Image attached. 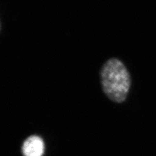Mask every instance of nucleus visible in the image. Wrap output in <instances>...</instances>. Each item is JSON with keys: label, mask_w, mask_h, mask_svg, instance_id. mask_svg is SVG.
I'll return each mask as SVG.
<instances>
[{"label": "nucleus", "mask_w": 156, "mask_h": 156, "mask_svg": "<svg viewBox=\"0 0 156 156\" xmlns=\"http://www.w3.org/2000/svg\"><path fill=\"white\" fill-rule=\"evenodd\" d=\"M101 85L109 100L117 104L124 102L127 98L131 79L127 68L116 58L107 60L100 72Z\"/></svg>", "instance_id": "obj_1"}, {"label": "nucleus", "mask_w": 156, "mask_h": 156, "mask_svg": "<svg viewBox=\"0 0 156 156\" xmlns=\"http://www.w3.org/2000/svg\"><path fill=\"white\" fill-rule=\"evenodd\" d=\"M22 151L24 156H42L44 152L43 140L37 135H31L23 144Z\"/></svg>", "instance_id": "obj_2"}]
</instances>
